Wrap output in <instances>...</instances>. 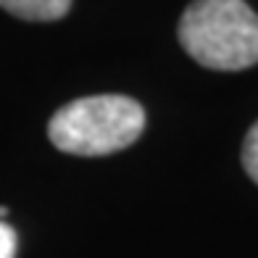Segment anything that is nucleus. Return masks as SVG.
<instances>
[{
	"label": "nucleus",
	"mask_w": 258,
	"mask_h": 258,
	"mask_svg": "<svg viewBox=\"0 0 258 258\" xmlns=\"http://www.w3.org/2000/svg\"><path fill=\"white\" fill-rule=\"evenodd\" d=\"M0 8L24 21H58L69 14L72 0H0Z\"/></svg>",
	"instance_id": "obj_3"
},
{
	"label": "nucleus",
	"mask_w": 258,
	"mask_h": 258,
	"mask_svg": "<svg viewBox=\"0 0 258 258\" xmlns=\"http://www.w3.org/2000/svg\"><path fill=\"white\" fill-rule=\"evenodd\" d=\"M145 108L126 95H90L61 105L48 124V137L61 153L111 156L137 143Z\"/></svg>",
	"instance_id": "obj_2"
},
{
	"label": "nucleus",
	"mask_w": 258,
	"mask_h": 258,
	"mask_svg": "<svg viewBox=\"0 0 258 258\" xmlns=\"http://www.w3.org/2000/svg\"><path fill=\"white\" fill-rule=\"evenodd\" d=\"M184 53L214 72L258 63V14L245 0H192L179 19Z\"/></svg>",
	"instance_id": "obj_1"
},
{
	"label": "nucleus",
	"mask_w": 258,
	"mask_h": 258,
	"mask_svg": "<svg viewBox=\"0 0 258 258\" xmlns=\"http://www.w3.org/2000/svg\"><path fill=\"white\" fill-rule=\"evenodd\" d=\"M16 248H19V240L14 227L0 221V258H16Z\"/></svg>",
	"instance_id": "obj_5"
},
{
	"label": "nucleus",
	"mask_w": 258,
	"mask_h": 258,
	"mask_svg": "<svg viewBox=\"0 0 258 258\" xmlns=\"http://www.w3.org/2000/svg\"><path fill=\"white\" fill-rule=\"evenodd\" d=\"M242 166L248 171V177L258 184V121L248 129L242 143Z\"/></svg>",
	"instance_id": "obj_4"
}]
</instances>
